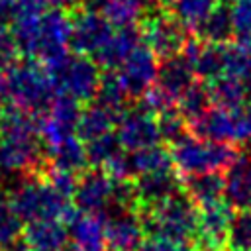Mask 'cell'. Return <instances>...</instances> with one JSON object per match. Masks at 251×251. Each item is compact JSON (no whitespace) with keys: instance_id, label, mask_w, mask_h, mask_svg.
Returning <instances> with one entry per match:
<instances>
[{"instance_id":"cell-1","label":"cell","mask_w":251,"mask_h":251,"mask_svg":"<svg viewBox=\"0 0 251 251\" xmlns=\"http://www.w3.org/2000/svg\"><path fill=\"white\" fill-rule=\"evenodd\" d=\"M12 33L24 57L53 69L71 49V14L63 8H51L37 18L16 20Z\"/></svg>"},{"instance_id":"cell-2","label":"cell","mask_w":251,"mask_h":251,"mask_svg":"<svg viewBox=\"0 0 251 251\" xmlns=\"http://www.w3.org/2000/svg\"><path fill=\"white\" fill-rule=\"evenodd\" d=\"M0 159L2 171L18 176L39 175L45 169V149L35 116L14 106L6 108L0 124Z\"/></svg>"},{"instance_id":"cell-3","label":"cell","mask_w":251,"mask_h":251,"mask_svg":"<svg viewBox=\"0 0 251 251\" xmlns=\"http://www.w3.org/2000/svg\"><path fill=\"white\" fill-rule=\"evenodd\" d=\"M57 94L53 73L41 61L25 57L8 69L6 98L10 106L37 118L49 110Z\"/></svg>"},{"instance_id":"cell-4","label":"cell","mask_w":251,"mask_h":251,"mask_svg":"<svg viewBox=\"0 0 251 251\" xmlns=\"http://www.w3.org/2000/svg\"><path fill=\"white\" fill-rule=\"evenodd\" d=\"M22 222L35 220H67L76 212L73 198L59 192L41 173L20 176L8 196Z\"/></svg>"},{"instance_id":"cell-5","label":"cell","mask_w":251,"mask_h":251,"mask_svg":"<svg viewBox=\"0 0 251 251\" xmlns=\"http://www.w3.org/2000/svg\"><path fill=\"white\" fill-rule=\"evenodd\" d=\"M173 165L184 178L200 173H227V169L239 157V145L206 141L192 131L169 145Z\"/></svg>"},{"instance_id":"cell-6","label":"cell","mask_w":251,"mask_h":251,"mask_svg":"<svg viewBox=\"0 0 251 251\" xmlns=\"http://www.w3.org/2000/svg\"><path fill=\"white\" fill-rule=\"evenodd\" d=\"M141 222L147 237H165L178 243L192 245L200 208L190 200L184 190H178L159 206L141 212Z\"/></svg>"},{"instance_id":"cell-7","label":"cell","mask_w":251,"mask_h":251,"mask_svg":"<svg viewBox=\"0 0 251 251\" xmlns=\"http://www.w3.org/2000/svg\"><path fill=\"white\" fill-rule=\"evenodd\" d=\"M51 73L59 94L71 96L78 102H92L96 98L102 80V67L92 57L69 53L51 69Z\"/></svg>"},{"instance_id":"cell-8","label":"cell","mask_w":251,"mask_h":251,"mask_svg":"<svg viewBox=\"0 0 251 251\" xmlns=\"http://www.w3.org/2000/svg\"><path fill=\"white\" fill-rule=\"evenodd\" d=\"M141 41L155 53L159 61L176 57L182 53L190 31L171 14L163 10H155L139 22Z\"/></svg>"},{"instance_id":"cell-9","label":"cell","mask_w":251,"mask_h":251,"mask_svg":"<svg viewBox=\"0 0 251 251\" xmlns=\"http://www.w3.org/2000/svg\"><path fill=\"white\" fill-rule=\"evenodd\" d=\"M114 25L104 14L86 8L71 10V49L78 55L96 57L114 35Z\"/></svg>"},{"instance_id":"cell-10","label":"cell","mask_w":251,"mask_h":251,"mask_svg":"<svg viewBox=\"0 0 251 251\" xmlns=\"http://www.w3.org/2000/svg\"><path fill=\"white\" fill-rule=\"evenodd\" d=\"M116 137L124 151H139L161 143V131L157 116L141 106L127 108L116 124Z\"/></svg>"},{"instance_id":"cell-11","label":"cell","mask_w":251,"mask_h":251,"mask_svg":"<svg viewBox=\"0 0 251 251\" xmlns=\"http://www.w3.org/2000/svg\"><path fill=\"white\" fill-rule=\"evenodd\" d=\"M116 180L104 169H86L76 176L73 204L78 212L104 216L114 202Z\"/></svg>"},{"instance_id":"cell-12","label":"cell","mask_w":251,"mask_h":251,"mask_svg":"<svg viewBox=\"0 0 251 251\" xmlns=\"http://www.w3.org/2000/svg\"><path fill=\"white\" fill-rule=\"evenodd\" d=\"M157 71H159V59L143 41L116 69L131 102L133 100L137 102L153 86V82L157 78Z\"/></svg>"},{"instance_id":"cell-13","label":"cell","mask_w":251,"mask_h":251,"mask_svg":"<svg viewBox=\"0 0 251 251\" xmlns=\"http://www.w3.org/2000/svg\"><path fill=\"white\" fill-rule=\"evenodd\" d=\"M106 220V251H141L147 239L137 210H110Z\"/></svg>"},{"instance_id":"cell-14","label":"cell","mask_w":251,"mask_h":251,"mask_svg":"<svg viewBox=\"0 0 251 251\" xmlns=\"http://www.w3.org/2000/svg\"><path fill=\"white\" fill-rule=\"evenodd\" d=\"M231 210L233 208L227 202L200 208L198 227L192 241L194 251H226Z\"/></svg>"},{"instance_id":"cell-15","label":"cell","mask_w":251,"mask_h":251,"mask_svg":"<svg viewBox=\"0 0 251 251\" xmlns=\"http://www.w3.org/2000/svg\"><path fill=\"white\" fill-rule=\"evenodd\" d=\"M133 186L137 194V210L141 214L182 190V176L176 173L175 167H171L165 171L137 175L133 178Z\"/></svg>"},{"instance_id":"cell-16","label":"cell","mask_w":251,"mask_h":251,"mask_svg":"<svg viewBox=\"0 0 251 251\" xmlns=\"http://www.w3.org/2000/svg\"><path fill=\"white\" fill-rule=\"evenodd\" d=\"M190 131L206 141L241 145V131L235 110L212 106L190 126Z\"/></svg>"},{"instance_id":"cell-17","label":"cell","mask_w":251,"mask_h":251,"mask_svg":"<svg viewBox=\"0 0 251 251\" xmlns=\"http://www.w3.org/2000/svg\"><path fill=\"white\" fill-rule=\"evenodd\" d=\"M196 75L192 65L188 63V59L180 53L176 57L159 61V71H157V78L153 82V86L173 104L176 106V102L182 98V94L194 84Z\"/></svg>"},{"instance_id":"cell-18","label":"cell","mask_w":251,"mask_h":251,"mask_svg":"<svg viewBox=\"0 0 251 251\" xmlns=\"http://www.w3.org/2000/svg\"><path fill=\"white\" fill-rule=\"evenodd\" d=\"M67 227L75 251H106V220L102 216L76 210L67 220Z\"/></svg>"},{"instance_id":"cell-19","label":"cell","mask_w":251,"mask_h":251,"mask_svg":"<svg viewBox=\"0 0 251 251\" xmlns=\"http://www.w3.org/2000/svg\"><path fill=\"white\" fill-rule=\"evenodd\" d=\"M22 237L27 251H63L69 243V227L63 220H35L27 222Z\"/></svg>"},{"instance_id":"cell-20","label":"cell","mask_w":251,"mask_h":251,"mask_svg":"<svg viewBox=\"0 0 251 251\" xmlns=\"http://www.w3.org/2000/svg\"><path fill=\"white\" fill-rule=\"evenodd\" d=\"M226 202L233 210L251 208V151H241L226 173Z\"/></svg>"},{"instance_id":"cell-21","label":"cell","mask_w":251,"mask_h":251,"mask_svg":"<svg viewBox=\"0 0 251 251\" xmlns=\"http://www.w3.org/2000/svg\"><path fill=\"white\" fill-rule=\"evenodd\" d=\"M182 190L198 208L226 202V173H200L184 176Z\"/></svg>"},{"instance_id":"cell-22","label":"cell","mask_w":251,"mask_h":251,"mask_svg":"<svg viewBox=\"0 0 251 251\" xmlns=\"http://www.w3.org/2000/svg\"><path fill=\"white\" fill-rule=\"evenodd\" d=\"M45 165L71 175H80L88 167L86 145L78 135H71L59 145L45 151Z\"/></svg>"},{"instance_id":"cell-23","label":"cell","mask_w":251,"mask_h":251,"mask_svg":"<svg viewBox=\"0 0 251 251\" xmlns=\"http://www.w3.org/2000/svg\"><path fill=\"white\" fill-rule=\"evenodd\" d=\"M139 43H141L139 25L116 27V29H114V35H112L110 41L104 45V49L94 57V61H96L104 71H116Z\"/></svg>"},{"instance_id":"cell-24","label":"cell","mask_w":251,"mask_h":251,"mask_svg":"<svg viewBox=\"0 0 251 251\" xmlns=\"http://www.w3.org/2000/svg\"><path fill=\"white\" fill-rule=\"evenodd\" d=\"M208 84V92L212 98V106L237 110L251 98V86L247 80L233 78V76H220Z\"/></svg>"},{"instance_id":"cell-25","label":"cell","mask_w":251,"mask_h":251,"mask_svg":"<svg viewBox=\"0 0 251 251\" xmlns=\"http://www.w3.org/2000/svg\"><path fill=\"white\" fill-rule=\"evenodd\" d=\"M116 124H118V116L92 100L88 102V106L82 108L80 120L76 124V135L86 143V141H92L96 137L116 131Z\"/></svg>"},{"instance_id":"cell-26","label":"cell","mask_w":251,"mask_h":251,"mask_svg":"<svg viewBox=\"0 0 251 251\" xmlns=\"http://www.w3.org/2000/svg\"><path fill=\"white\" fill-rule=\"evenodd\" d=\"M131 98H129L120 75L116 71H104L94 102H98L100 106H104L106 110H110L112 114H116L120 118L127 110V102Z\"/></svg>"},{"instance_id":"cell-27","label":"cell","mask_w":251,"mask_h":251,"mask_svg":"<svg viewBox=\"0 0 251 251\" xmlns=\"http://www.w3.org/2000/svg\"><path fill=\"white\" fill-rule=\"evenodd\" d=\"M222 4V0H175L171 6V14L190 31L196 33V29L208 20V16Z\"/></svg>"},{"instance_id":"cell-28","label":"cell","mask_w":251,"mask_h":251,"mask_svg":"<svg viewBox=\"0 0 251 251\" xmlns=\"http://www.w3.org/2000/svg\"><path fill=\"white\" fill-rule=\"evenodd\" d=\"M198 39L208 41V43H226L233 39V22H231V12L229 6L220 4L210 16L208 20L196 29Z\"/></svg>"},{"instance_id":"cell-29","label":"cell","mask_w":251,"mask_h":251,"mask_svg":"<svg viewBox=\"0 0 251 251\" xmlns=\"http://www.w3.org/2000/svg\"><path fill=\"white\" fill-rule=\"evenodd\" d=\"M210 108H212V98H210V92H208V84L202 82V80H198V78L182 94V98L176 102V110L184 118V122L188 124V129Z\"/></svg>"},{"instance_id":"cell-30","label":"cell","mask_w":251,"mask_h":251,"mask_svg":"<svg viewBox=\"0 0 251 251\" xmlns=\"http://www.w3.org/2000/svg\"><path fill=\"white\" fill-rule=\"evenodd\" d=\"M129 157H131L133 178L137 175L165 171V169L175 167L169 145H161V143L151 145V147H145V149H139V151H133V153H129Z\"/></svg>"},{"instance_id":"cell-31","label":"cell","mask_w":251,"mask_h":251,"mask_svg":"<svg viewBox=\"0 0 251 251\" xmlns=\"http://www.w3.org/2000/svg\"><path fill=\"white\" fill-rule=\"evenodd\" d=\"M145 2L143 0H104L102 14L114 27L139 25L143 20Z\"/></svg>"},{"instance_id":"cell-32","label":"cell","mask_w":251,"mask_h":251,"mask_svg":"<svg viewBox=\"0 0 251 251\" xmlns=\"http://www.w3.org/2000/svg\"><path fill=\"white\" fill-rule=\"evenodd\" d=\"M226 251H251V208L231 212Z\"/></svg>"},{"instance_id":"cell-33","label":"cell","mask_w":251,"mask_h":251,"mask_svg":"<svg viewBox=\"0 0 251 251\" xmlns=\"http://www.w3.org/2000/svg\"><path fill=\"white\" fill-rule=\"evenodd\" d=\"M24 235L22 218L16 214L8 196H0V251L20 241Z\"/></svg>"},{"instance_id":"cell-34","label":"cell","mask_w":251,"mask_h":251,"mask_svg":"<svg viewBox=\"0 0 251 251\" xmlns=\"http://www.w3.org/2000/svg\"><path fill=\"white\" fill-rule=\"evenodd\" d=\"M86 155H88V165L92 167H98L102 169L122 147L118 143V137H116V131L112 133H106L102 137H96L92 141H86Z\"/></svg>"},{"instance_id":"cell-35","label":"cell","mask_w":251,"mask_h":251,"mask_svg":"<svg viewBox=\"0 0 251 251\" xmlns=\"http://www.w3.org/2000/svg\"><path fill=\"white\" fill-rule=\"evenodd\" d=\"M157 122H159L161 141H165L167 145L175 143L176 139H180L182 135H186V133L190 131V129H188V124L184 122V118L178 114L176 108L159 114V116H157Z\"/></svg>"},{"instance_id":"cell-36","label":"cell","mask_w":251,"mask_h":251,"mask_svg":"<svg viewBox=\"0 0 251 251\" xmlns=\"http://www.w3.org/2000/svg\"><path fill=\"white\" fill-rule=\"evenodd\" d=\"M20 47L12 33V27H0V69L8 71L20 61Z\"/></svg>"},{"instance_id":"cell-37","label":"cell","mask_w":251,"mask_h":251,"mask_svg":"<svg viewBox=\"0 0 251 251\" xmlns=\"http://www.w3.org/2000/svg\"><path fill=\"white\" fill-rule=\"evenodd\" d=\"M16 2V20L37 18L49 10V0H14Z\"/></svg>"},{"instance_id":"cell-38","label":"cell","mask_w":251,"mask_h":251,"mask_svg":"<svg viewBox=\"0 0 251 251\" xmlns=\"http://www.w3.org/2000/svg\"><path fill=\"white\" fill-rule=\"evenodd\" d=\"M141 251H194V249L188 243H178L165 237H147Z\"/></svg>"},{"instance_id":"cell-39","label":"cell","mask_w":251,"mask_h":251,"mask_svg":"<svg viewBox=\"0 0 251 251\" xmlns=\"http://www.w3.org/2000/svg\"><path fill=\"white\" fill-rule=\"evenodd\" d=\"M237 112L239 131H241V143H251V100H247Z\"/></svg>"},{"instance_id":"cell-40","label":"cell","mask_w":251,"mask_h":251,"mask_svg":"<svg viewBox=\"0 0 251 251\" xmlns=\"http://www.w3.org/2000/svg\"><path fill=\"white\" fill-rule=\"evenodd\" d=\"M16 22V2L0 0V27H12Z\"/></svg>"},{"instance_id":"cell-41","label":"cell","mask_w":251,"mask_h":251,"mask_svg":"<svg viewBox=\"0 0 251 251\" xmlns=\"http://www.w3.org/2000/svg\"><path fill=\"white\" fill-rule=\"evenodd\" d=\"M143 2H145V6H149L153 12H155V10L169 12V10H171V6L175 4V0H143Z\"/></svg>"},{"instance_id":"cell-42","label":"cell","mask_w":251,"mask_h":251,"mask_svg":"<svg viewBox=\"0 0 251 251\" xmlns=\"http://www.w3.org/2000/svg\"><path fill=\"white\" fill-rule=\"evenodd\" d=\"M78 6L80 8H86V10H102L104 6V0H78Z\"/></svg>"},{"instance_id":"cell-43","label":"cell","mask_w":251,"mask_h":251,"mask_svg":"<svg viewBox=\"0 0 251 251\" xmlns=\"http://www.w3.org/2000/svg\"><path fill=\"white\" fill-rule=\"evenodd\" d=\"M4 114H6V108H4V104L0 102V124H2V118H4Z\"/></svg>"},{"instance_id":"cell-44","label":"cell","mask_w":251,"mask_h":251,"mask_svg":"<svg viewBox=\"0 0 251 251\" xmlns=\"http://www.w3.org/2000/svg\"><path fill=\"white\" fill-rule=\"evenodd\" d=\"M0 171H2V159H0Z\"/></svg>"},{"instance_id":"cell-45","label":"cell","mask_w":251,"mask_h":251,"mask_svg":"<svg viewBox=\"0 0 251 251\" xmlns=\"http://www.w3.org/2000/svg\"><path fill=\"white\" fill-rule=\"evenodd\" d=\"M63 251H67V249H63ZM71 251H75V249H71Z\"/></svg>"}]
</instances>
